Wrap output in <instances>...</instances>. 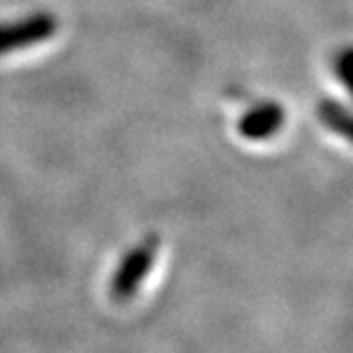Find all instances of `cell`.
Instances as JSON below:
<instances>
[{
  "label": "cell",
  "instance_id": "4",
  "mask_svg": "<svg viewBox=\"0 0 353 353\" xmlns=\"http://www.w3.org/2000/svg\"><path fill=\"white\" fill-rule=\"evenodd\" d=\"M317 117L323 121L327 130L341 134L343 139L351 137V115L336 100H323L317 107Z\"/></svg>",
  "mask_w": 353,
  "mask_h": 353
},
{
  "label": "cell",
  "instance_id": "1",
  "mask_svg": "<svg viewBox=\"0 0 353 353\" xmlns=\"http://www.w3.org/2000/svg\"><path fill=\"white\" fill-rule=\"evenodd\" d=\"M166 243L158 234H145L125 247L111 262L103 296L113 311L132 313L154 298L168 276Z\"/></svg>",
  "mask_w": 353,
  "mask_h": 353
},
{
  "label": "cell",
  "instance_id": "5",
  "mask_svg": "<svg viewBox=\"0 0 353 353\" xmlns=\"http://www.w3.org/2000/svg\"><path fill=\"white\" fill-rule=\"evenodd\" d=\"M351 62H353L351 49H343L341 54H336L334 64H332L336 79H339L345 88H349V85H351Z\"/></svg>",
  "mask_w": 353,
  "mask_h": 353
},
{
  "label": "cell",
  "instance_id": "3",
  "mask_svg": "<svg viewBox=\"0 0 353 353\" xmlns=\"http://www.w3.org/2000/svg\"><path fill=\"white\" fill-rule=\"evenodd\" d=\"M285 121V111L276 103H262L254 109H249L239 121V134L245 141L262 143L279 134Z\"/></svg>",
  "mask_w": 353,
  "mask_h": 353
},
{
  "label": "cell",
  "instance_id": "2",
  "mask_svg": "<svg viewBox=\"0 0 353 353\" xmlns=\"http://www.w3.org/2000/svg\"><path fill=\"white\" fill-rule=\"evenodd\" d=\"M56 32L58 19L47 11L32 13L13 23H0V56L41 45L52 39Z\"/></svg>",
  "mask_w": 353,
  "mask_h": 353
}]
</instances>
